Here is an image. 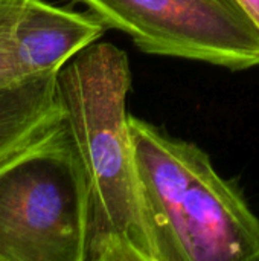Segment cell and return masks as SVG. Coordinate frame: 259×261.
Returning a JSON list of instances; mask_svg holds the SVG:
<instances>
[{
	"instance_id": "6da1fadb",
	"label": "cell",
	"mask_w": 259,
	"mask_h": 261,
	"mask_svg": "<svg viewBox=\"0 0 259 261\" xmlns=\"http://www.w3.org/2000/svg\"><path fill=\"white\" fill-rule=\"evenodd\" d=\"M130 87L127 52L99 40L56 76L63 124L82 184L85 261H159L137 177Z\"/></svg>"
},
{
	"instance_id": "7a4b0ae2",
	"label": "cell",
	"mask_w": 259,
	"mask_h": 261,
	"mask_svg": "<svg viewBox=\"0 0 259 261\" xmlns=\"http://www.w3.org/2000/svg\"><path fill=\"white\" fill-rule=\"evenodd\" d=\"M0 261H85V208L63 121L0 164Z\"/></svg>"
},
{
	"instance_id": "3957f363",
	"label": "cell",
	"mask_w": 259,
	"mask_h": 261,
	"mask_svg": "<svg viewBox=\"0 0 259 261\" xmlns=\"http://www.w3.org/2000/svg\"><path fill=\"white\" fill-rule=\"evenodd\" d=\"M150 55L231 70L259 66V24L240 0H73Z\"/></svg>"
},
{
	"instance_id": "277c9868",
	"label": "cell",
	"mask_w": 259,
	"mask_h": 261,
	"mask_svg": "<svg viewBox=\"0 0 259 261\" xmlns=\"http://www.w3.org/2000/svg\"><path fill=\"white\" fill-rule=\"evenodd\" d=\"M105 29L90 11L47 0H0V86L60 72Z\"/></svg>"
},
{
	"instance_id": "5b68a950",
	"label": "cell",
	"mask_w": 259,
	"mask_h": 261,
	"mask_svg": "<svg viewBox=\"0 0 259 261\" xmlns=\"http://www.w3.org/2000/svg\"><path fill=\"white\" fill-rule=\"evenodd\" d=\"M136 168L145 216L159 261H185L180 211L189 184L209 154L198 145L168 136L130 116Z\"/></svg>"
},
{
	"instance_id": "8992f818",
	"label": "cell",
	"mask_w": 259,
	"mask_h": 261,
	"mask_svg": "<svg viewBox=\"0 0 259 261\" xmlns=\"http://www.w3.org/2000/svg\"><path fill=\"white\" fill-rule=\"evenodd\" d=\"M185 261H259V219L235 180L208 158L189 184L180 211Z\"/></svg>"
},
{
	"instance_id": "52a82bcc",
	"label": "cell",
	"mask_w": 259,
	"mask_h": 261,
	"mask_svg": "<svg viewBox=\"0 0 259 261\" xmlns=\"http://www.w3.org/2000/svg\"><path fill=\"white\" fill-rule=\"evenodd\" d=\"M56 76L58 72L0 86V164L63 121Z\"/></svg>"
},
{
	"instance_id": "ba28073f",
	"label": "cell",
	"mask_w": 259,
	"mask_h": 261,
	"mask_svg": "<svg viewBox=\"0 0 259 261\" xmlns=\"http://www.w3.org/2000/svg\"><path fill=\"white\" fill-rule=\"evenodd\" d=\"M259 24V0H240Z\"/></svg>"
}]
</instances>
